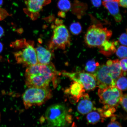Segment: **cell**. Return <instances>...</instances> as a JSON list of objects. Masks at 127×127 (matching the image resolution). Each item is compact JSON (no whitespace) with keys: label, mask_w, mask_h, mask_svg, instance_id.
<instances>
[{"label":"cell","mask_w":127,"mask_h":127,"mask_svg":"<svg viewBox=\"0 0 127 127\" xmlns=\"http://www.w3.org/2000/svg\"><path fill=\"white\" fill-rule=\"evenodd\" d=\"M60 73L57 71L52 63L47 64H37L28 67L25 74V85L28 88H45L51 83L57 86V79Z\"/></svg>","instance_id":"1"},{"label":"cell","mask_w":127,"mask_h":127,"mask_svg":"<svg viewBox=\"0 0 127 127\" xmlns=\"http://www.w3.org/2000/svg\"><path fill=\"white\" fill-rule=\"evenodd\" d=\"M93 74L96 79L97 86L103 89L115 86L116 81L123 75V72L118 60H109L106 65L98 66Z\"/></svg>","instance_id":"2"},{"label":"cell","mask_w":127,"mask_h":127,"mask_svg":"<svg viewBox=\"0 0 127 127\" xmlns=\"http://www.w3.org/2000/svg\"><path fill=\"white\" fill-rule=\"evenodd\" d=\"M11 46L16 50L14 55L17 63L27 67L37 64L33 41L24 39L18 40L12 42Z\"/></svg>","instance_id":"3"},{"label":"cell","mask_w":127,"mask_h":127,"mask_svg":"<svg viewBox=\"0 0 127 127\" xmlns=\"http://www.w3.org/2000/svg\"><path fill=\"white\" fill-rule=\"evenodd\" d=\"M44 118L48 127H68L72 117L66 106L63 104L52 105L47 108Z\"/></svg>","instance_id":"4"},{"label":"cell","mask_w":127,"mask_h":127,"mask_svg":"<svg viewBox=\"0 0 127 127\" xmlns=\"http://www.w3.org/2000/svg\"><path fill=\"white\" fill-rule=\"evenodd\" d=\"M52 96L50 87L28 88L23 95V99L25 109L34 106H40L44 104Z\"/></svg>","instance_id":"5"},{"label":"cell","mask_w":127,"mask_h":127,"mask_svg":"<svg viewBox=\"0 0 127 127\" xmlns=\"http://www.w3.org/2000/svg\"><path fill=\"white\" fill-rule=\"evenodd\" d=\"M112 32L101 24H94L89 28L85 34V43L90 47L99 48L112 35Z\"/></svg>","instance_id":"6"},{"label":"cell","mask_w":127,"mask_h":127,"mask_svg":"<svg viewBox=\"0 0 127 127\" xmlns=\"http://www.w3.org/2000/svg\"><path fill=\"white\" fill-rule=\"evenodd\" d=\"M53 35L49 45L50 50L58 49L65 50L70 45V36L69 31L64 25L59 24L55 26Z\"/></svg>","instance_id":"7"},{"label":"cell","mask_w":127,"mask_h":127,"mask_svg":"<svg viewBox=\"0 0 127 127\" xmlns=\"http://www.w3.org/2000/svg\"><path fill=\"white\" fill-rule=\"evenodd\" d=\"M98 94L100 102L103 104V109L117 108L120 104L123 94L122 92L115 86L99 88Z\"/></svg>","instance_id":"8"},{"label":"cell","mask_w":127,"mask_h":127,"mask_svg":"<svg viewBox=\"0 0 127 127\" xmlns=\"http://www.w3.org/2000/svg\"><path fill=\"white\" fill-rule=\"evenodd\" d=\"M62 74L83 85L85 90H91L95 89L97 86L96 81L93 74L84 71L69 72L62 71Z\"/></svg>","instance_id":"9"},{"label":"cell","mask_w":127,"mask_h":127,"mask_svg":"<svg viewBox=\"0 0 127 127\" xmlns=\"http://www.w3.org/2000/svg\"><path fill=\"white\" fill-rule=\"evenodd\" d=\"M85 91L82 84L73 81L69 88L65 90L64 93L70 102L74 104L78 102L85 94Z\"/></svg>","instance_id":"10"},{"label":"cell","mask_w":127,"mask_h":127,"mask_svg":"<svg viewBox=\"0 0 127 127\" xmlns=\"http://www.w3.org/2000/svg\"><path fill=\"white\" fill-rule=\"evenodd\" d=\"M38 64H47L51 63L52 58V52L49 49L38 45L35 48Z\"/></svg>","instance_id":"11"},{"label":"cell","mask_w":127,"mask_h":127,"mask_svg":"<svg viewBox=\"0 0 127 127\" xmlns=\"http://www.w3.org/2000/svg\"><path fill=\"white\" fill-rule=\"evenodd\" d=\"M81 99L77 107L78 111L80 114L85 115L94 109V104L88 94L85 93Z\"/></svg>","instance_id":"12"},{"label":"cell","mask_w":127,"mask_h":127,"mask_svg":"<svg viewBox=\"0 0 127 127\" xmlns=\"http://www.w3.org/2000/svg\"><path fill=\"white\" fill-rule=\"evenodd\" d=\"M103 5L114 17L116 22L119 23L123 19V17L121 14L119 7L118 0L103 2Z\"/></svg>","instance_id":"13"},{"label":"cell","mask_w":127,"mask_h":127,"mask_svg":"<svg viewBox=\"0 0 127 127\" xmlns=\"http://www.w3.org/2000/svg\"><path fill=\"white\" fill-rule=\"evenodd\" d=\"M117 43V41L114 42L107 41L98 48L99 49V52L105 56H110L116 52L117 50L116 46Z\"/></svg>","instance_id":"14"},{"label":"cell","mask_w":127,"mask_h":127,"mask_svg":"<svg viewBox=\"0 0 127 127\" xmlns=\"http://www.w3.org/2000/svg\"><path fill=\"white\" fill-rule=\"evenodd\" d=\"M45 0H28V10L32 13L39 12L42 9Z\"/></svg>","instance_id":"15"},{"label":"cell","mask_w":127,"mask_h":127,"mask_svg":"<svg viewBox=\"0 0 127 127\" xmlns=\"http://www.w3.org/2000/svg\"><path fill=\"white\" fill-rule=\"evenodd\" d=\"M91 111L89 113L87 116V119L88 123L91 124H95L101 121H103L104 119L101 116V114L98 111Z\"/></svg>","instance_id":"16"},{"label":"cell","mask_w":127,"mask_h":127,"mask_svg":"<svg viewBox=\"0 0 127 127\" xmlns=\"http://www.w3.org/2000/svg\"><path fill=\"white\" fill-rule=\"evenodd\" d=\"M97 110L101 114V116L104 119L109 118L115 116L114 113L116 111L115 108L111 107L107 109L98 108Z\"/></svg>","instance_id":"17"},{"label":"cell","mask_w":127,"mask_h":127,"mask_svg":"<svg viewBox=\"0 0 127 127\" xmlns=\"http://www.w3.org/2000/svg\"><path fill=\"white\" fill-rule=\"evenodd\" d=\"M126 76H120L116 81L115 86L121 91H125L127 89V79Z\"/></svg>","instance_id":"18"},{"label":"cell","mask_w":127,"mask_h":127,"mask_svg":"<svg viewBox=\"0 0 127 127\" xmlns=\"http://www.w3.org/2000/svg\"><path fill=\"white\" fill-rule=\"evenodd\" d=\"M99 66V63L96 62L94 60H90L86 64L85 69L89 73L94 74L96 71Z\"/></svg>","instance_id":"19"},{"label":"cell","mask_w":127,"mask_h":127,"mask_svg":"<svg viewBox=\"0 0 127 127\" xmlns=\"http://www.w3.org/2000/svg\"><path fill=\"white\" fill-rule=\"evenodd\" d=\"M58 6L60 10L64 12H67L71 8V3L69 0H60Z\"/></svg>","instance_id":"20"},{"label":"cell","mask_w":127,"mask_h":127,"mask_svg":"<svg viewBox=\"0 0 127 127\" xmlns=\"http://www.w3.org/2000/svg\"><path fill=\"white\" fill-rule=\"evenodd\" d=\"M70 30L72 34L74 35H78L81 32L82 27L78 22H74L71 25Z\"/></svg>","instance_id":"21"},{"label":"cell","mask_w":127,"mask_h":127,"mask_svg":"<svg viewBox=\"0 0 127 127\" xmlns=\"http://www.w3.org/2000/svg\"><path fill=\"white\" fill-rule=\"evenodd\" d=\"M127 49L126 46H120L116 51V54L119 58H127Z\"/></svg>","instance_id":"22"},{"label":"cell","mask_w":127,"mask_h":127,"mask_svg":"<svg viewBox=\"0 0 127 127\" xmlns=\"http://www.w3.org/2000/svg\"><path fill=\"white\" fill-rule=\"evenodd\" d=\"M127 58H123L119 61L122 70L125 74H127Z\"/></svg>","instance_id":"23"},{"label":"cell","mask_w":127,"mask_h":127,"mask_svg":"<svg viewBox=\"0 0 127 127\" xmlns=\"http://www.w3.org/2000/svg\"><path fill=\"white\" fill-rule=\"evenodd\" d=\"M127 97L126 94L123 95L120 101V104H121L124 110L126 112L127 111Z\"/></svg>","instance_id":"24"},{"label":"cell","mask_w":127,"mask_h":127,"mask_svg":"<svg viewBox=\"0 0 127 127\" xmlns=\"http://www.w3.org/2000/svg\"><path fill=\"white\" fill-rule=\"evenodd\" d=\"M115 116L112 117L111 121L108 124L107 127H122V125L118 122L116 121Z\"/></svg>","instance_id":"25"},{"label":"cell","mask_w":127,"mask_h":127,"mask_svg":"<svg viewBox=\"0 0 127 127\" xmlns=\"http://www.w3.org/2000/svg\"><path fill=\"white\" fill-rule=\"evenodd\" d=\"M119 42L122 45H127V34L126 33H123L120 35L119 38Z\"/></svg>","instance_id":"26"},{"label":"cell","mask_w":127,"mask_h":127,"mask_svg":"<svg viewBox=\"0 0 127 127\" xmlns=\"http://www.w3.org/2000/svg\"><path fill=\"white\" fill-rule=\"evenodd\" d=\"M91 1L92 4L95 7H100L102 3L101 0H91Z\"/></svg>","instance_id":"27"},{"label":"cell","mask_w":127,"mask_h":127,"mask_svg":"<svg viewBox=\"0 0 127 127\" xmlns=\"http://www.w3.org/2000/svg\"><path fill=\"white\" fill-rule=\"evenodd\" d=\"M127 0H118L119 6L123 8H126L127 5Z\"/></svg>","instance_id":"28"},{"label":"cell","mask_w":127,"mask_h":127,"mask_svg":"<svg viewBox=\"0 0 127 127\" xmlns=\"http://www.w3.org/2000/svg\"><path fill=\"white\" fill-rule=\"evenodd\" d=\"M4 32L3 29L1 26H0V38L2 37L4 34Z\"/></svg>","instance_id":"29"},{"label":"cell","mask_w":127,"mask_h":127,"mask_svg":"<svg viewBox=\"0 0 127 127\" xmlns=\"http://www.w3.org/2000/svg\"><path fill=\"white\" fill-rule=\"evenodd\" d=\"M3 49V45L0 42V53L2 52Z\"/></svg>","instance_id":"30"},{"label":"cell","mask_w":127,"mask_h":127,"mask_svg":"<svg viewBox=\"0 0 127 127\" xmlns=\"http://www.w3.org/2000/svg\"><path fill=\"white\" fill-rule=\"evenodd\" d=\"M71 127H77V125H76L75 123L74 122L72 124Z\"/></svg>","instance_id":"31"},{"label":"cell","mask_w":127,"mask_h":127,"mask_svg":"<svg viewBox=\"0 0 127 127\" xmlns=\"http://www.w3.org/2000/svg\"><path fill=\"white\" fill-rule=\"evenodd\" d=\"M103 2H109V1H112L114 0H103Z\"/></svg>","instance_id":"32"},{"label":"cell","mask_w":127,"mask_h":127,"mask_svg":"<svg viewBox=\"0 0 127 127\" xmlns=\"http://www.w3.org/2000/svg\"><path fill=\"white\" fill-rule=\"evenodd\" d=\"M3 2V0H0V6L2 5Z\"/></svg>","instance_id":"33"},{"label":"cell","mask_w":127,"mask_h":127,"mask_svg":"<svg viewBox=\"0 0 127 127\" xmlns=\"http://www.w3.org/2000/svg\"><path fill=\"white\" fill-rule=\"evenodd\" d=\"M2 19V16H1V12H0V21Z\"/></svg>","instance_id":"34"},{"label":"cell","mask_w":127,"mask_h":127,"mask_svg":"<svg viewBox=\"0 0 127 127\" xmlns=\"http://www.w3.org/2000/svg\"></svg>","instance_id":"35"}]
</instances>
